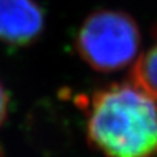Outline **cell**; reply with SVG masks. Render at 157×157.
<instances>
[{"mask_svg": "<svg viewBox=\"0 0 157 157\" xmlns=\"http://www.w3.org/2000/svg\"><path fill=\"white\" fill-rule=\"evenodd\" d=\"M140 30L123 11L101 9L88 16L75 36V50L94 71L115 72L130 66L140 48Z\"/></svg>", "mask_w": 157, "mask_h": 157, "instance_id": "2", "label": "cell"}, {"mask_svg": "<svg viewBox=\"0 0 157 157\" xmlns=\"http://www.w3.org/2000/svg\"><path fill=\"white\" fill-rule=\"evenodd\" d=\"M89 143L106 157H157V101L134 84L81 97Z\"/></svg>", "mask_w": 157, "mask_h": 157, "instance_id": "1", "label": "cell"}, {"mask_svg": "<svg viewBox=\"0 0 157 157\" xmlns=\"http://www.w3.org/2000/svg\"><path fill=\"white\" fill-rule=\"evenodd\" d=\"M26 131L33 147L43 151H60L71 143L70 123L52 104L42 102L34 107L28 117Z\"/></svg>", "mask_w": 157, "mask_h": 157, "instance_id": "4", "label": "cell"}, {"mask_svg": "<svg viewBox=\"0 0 157 157\" xmlns=\"http://www.w3.org/2000/svg\"><path fill=\"white\" fill-rule=\"evenodd\" d=\"M45 29V14L36 0H0V42L29 46Z\"/></svg>", "mask_w": 157, "mask_h": 157, "instance_id": "3", "label": "cell"}, {"mask_svg": "<svg viewBox=\"0 0 157 157\" xmlns=\"http://www.w3.org/2000/svg\"><path fill=\"white\" fill-rule=\"evenodd\" d=\"M0 157H4V153H3V148L0 147Z\"/></svg>", "mask_w": 157, "mask_h": 157, "instance_id": "7", "label": "cell"}, {"mask_svg": "<svg viewBox=\"0 0 157 157\" xmlns=\"http://www.w3.org/2000/svg\"><path fill=\"white\" fill-rule=\"evenodd\" d=\"M8 109H9V96L4 85L0 82V126L6 121L8 115Z\"/></svg>", "mask_w": 157, "mask_h": 157, "instance_id": "6", "label": "cell"}, {"mask_svg": "<svg viewBox=\"0 0 157 157\" xmlns=\"http://www.w3.org/2000/svg\"><path fill=\"white\" fill-rule=\"evenodd\" d=\"M131 81L157 101V26L153 30V42L143 55L136 59L131 70Z\"/></svg>", "mask_w": 157, "mask_h": 157, "instance_id": "5", "label": "cell"}]
</instances>
